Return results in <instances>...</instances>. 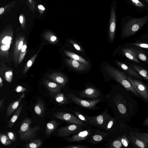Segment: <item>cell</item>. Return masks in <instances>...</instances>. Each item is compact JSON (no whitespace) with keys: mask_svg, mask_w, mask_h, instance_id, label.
<instances>
[{"mask_svg":"<svg viewBox=\"0 0 148 148\" xmlns=\"http://www.w3.org/2000/svg\"><path fill=\"white\" fill-rule=\"evenodd\" d=\"M105 69L109 76L121 84L127 90L131 91L137 96H140V94L123 72L109 65L106 66Z\"/></svg>","mask_w":148,"mask_h":148,"instance_id":"cell-1","label":"cell"},{"mask_svg":"<svg viewBox=\"0 0 148 148\" xmlns=\"http://www.w3.org/2000/svg\"><path fill=\"white\" fill-rule=\"evenodd\" d=\"M32 122L29 118L25 119L22 121L18 131L21 140L30 141L35 138L36 132L40 129V127L39 125L31 127Z\"/></svg>","mask_w":148,"mask_h":148,"instance_id":"cell-2","label":"cell"},{"mask_svg":"<svg viewBox=\"0 0 148 148\" xmlns=\"http://www.w3.org/2000/svg\"><path fill=\"white\" fill-rule=\"evenodd\" d=\"M148 21V15L139 18L130 19L125 25L122 31L124 37L130 36L136 33Z\"/></svg>","mask_w":148,"mask_h":148,"instance_id":"cell-3","label":"cell"},{"mask_svg":"<svg viewBox=\"0 0 148 148\" xmlns=\"http://www.w3.org/2000/svg\"><path fill=\"white\" fill-rule=\"evenodd\" d=\"M66 95L74 103L87 109H94L96 105L101 100V99L92 100H84L79 98L74 94L71 93Z\"/></svg>","mask_w":148,"mask_h":148,"instance_id":"cell-4","label":"cell"},{"mask_svg":"<svg viewBox=\"0 0 148 148\" xmlns=\"http://www.w3.org/2000/svg\"><path fill=\"white\" fill-rule=\"evenodd\" d=\"M53 116L55 118L64 121L67 123L81 125H85V124L76 116L69 113L57 112L54 113Z\"/></svg>","mask_w":148,"mask_h":148,"instance_id":"cell-5","label":"cell"},{"mask_svg":"<svg viewBox=\"0 0 148 148\" xmlns=\"http://www.w3.org/2000/svg\"><path fill=\"white\" fill-rule=\"evenodd\" d=\"M82 125L73 124L61 127L57 130V135L61 137L68 136L80 131Z\"/></svg>","mask_w":148,"mask_h":148,"instance_id":"cell-6","label":"cell"},{"mask_svg":"<svg viewBox=\"0 0 148 148\" xmlns=\"http://www.w3.org/2000/svg\"><path fill=\"white\" fill-rule=\"evenodd\" d=\"M127 77L140 95L148 101V88L147 86L140 81L134 79L130 76H127Z\"/></svg>","mask_w":148,"mask_h":148,"instance_id":"cell-7","label":"cell"},{"mask_svg":"<svg viewBox=\"0 0 148 148\" xmlns=\"http://www.w3.org/2000/svg\"><path fill=\"white\" fill-rule=\"evenodd\" d=\"M100 92L97 89L92 87H87L79 93L80 97L95 99L100 95Z\"/></svg>","mask_w":148,"mask_h":148,"instance_id":"cell-8","label":"cell"},{"mask_svg":"<svg viewBox=\"0 0 148 148\" xmlns=\"http://www.w3.org/2000/svg\"><path fill=\"white\" fill-rule=\"evenodd\" d=\"M133 145L136 147L146 148L148 147V143L140 137L136 132L130 133Z\"/></svg>","mask_w":148,"mask_h":148,"instance_id":"cell-9","label":"cell"},{"mask_svg":"<svg viewBox=\"0 0 148 148\" xmlns=\"http://www.w3.org/2000/svg\"><path fill=\"white\" fill-rule=\"evenodd\" d=\"M116 26L115 10L114 7L112 8L110 12L109 23V37L110 40L113 42L114 39Z\"/></svg>","mask_w":148,"mask_h":148,"instance_id":"cell-10","label":"cell"},{"mask_svg":"<svg viewBox=\"0 0 148 148\" xmlns=\"http://www.w3.org/2000/svg\"><path fill=\"white\" fill-rule=\"evenodd\" d=\"M109 116L106 112L97 116L92 117L88 119V121L90 123L95 125L101 126L104 125L109 120Z\"/></svg>","mask_w":148,"mask_h":148,"instance_id":"cell-11","label":"cell"},{"mask_svg":"<svg viewBox=\"0 0 148 148\" xmlns=\"http://www.w3.org/2000/svg\"><path fill=\"white\" fill-rule=\"evenodd\" d=\"M65 61L72 69L78 71H84L88 70L89 66L72 59H66Z\"/></svg>","mask_w":148,"mask_h":148,"instance_id":"cell-12","label":"cell"},{"mask_svg":"<svg viewBox=\"0 0 148 148\" xmlns=\"http://www.w3.org/2000/svg\"><path fill=\"white\" fill-rule=\"evenodd\" d=\"M89 130L80 131L71 137L67 138L66 140L68 142H78L86 138L90 134Z\"/></svg>","mask_w":148,"mask_h":148,"instance_id":"cell-13","label":"cell"},{"mask_svg":"<svg viewBox=\"0 0 148 148\" xmlns=\"http://www.w3.org/2000/svg\"><path fill=\"white\" fill-rule=\"evenodd\" d=\"M25 97V94L23 93L19 98L15 100L9 105L7 109L6 117H8L11 115L18 107L22 99Z\"/></svg>","mask_w":148,"mask_h":148,"instance_id":"cell-14","label":"cell"},{"mask_svg":"<svg viewBox=\"0 0 148 148\" xmlns=\"http://www.w3.org/2000/svg\"><path fill=\"white\" fill-rule=\"evenodd\" d=\"M116 62L119 66L129 75L138 78H142V77L132 67L119 61H117Z\"/></svg>","mask_w":148,"mask_h":148,"instance_id":"cell-15","label":"cell"},{"mask_svg":"<svg viewBox=\"0 0 148 148\" xmlns=\"http://www.w3.org/2000/svg\"><path fill=\"white\" fill-rule=\"evenodd\" d=\"M45 84L49 91L50 95L56 94L60 93L61 88V86L56 83L52 82H46Z\"/></svg>","mask_w":148,"mask_h":148,"instance_id":"cell-16","label":"cell"},{"mask_svg":"<svg viewBox=\"0 0 148 148\" xmlns=\"http://www.w3.org/2000/svg\"><path fill=\"white\" fill-rule=\"evenodd\" d=\"M34 111L35 113L40 117H42L45 113V105L41 99H39L34 106Z\"/></svg>","mask_w":148,"mask_h":148,"instance_id":"cell-17","label":"cell"},{"mask_svg":"<svg viewBox=\"0 0 148 148\" xmlns=\"http://www.w3.org/2000/svg\"><path fill=\"white\" fill-rule=\"evenodd\" d=\"M23 106V104H20L14 111L12 117L8 122V126L9 128H11L12 127L17 120L21 112Z\"/></svg>","mask_w":148,"mask_h":148,"instance_id":"cell-18","label":"cell"},{"mask_svg":"<svg viewBox=\"0 0 148 148\" xmlns=\"http://www.w3.org/2000/svg\"><path fill=\"white\" fill-rule=\"evenodd\" d=\"M64 53L66 56L71 59L75 60L89 66L90 65L89 62L87 61L78 54L66 50L64 51Z\"/></svg>","mask_w":148,"mask_h":148,"instance_id":"cell-19","label":"cell"},{"mask_svg":"<svg viewBox=\"0 0 148 148\" xmlns=\"http://www.w3.org/2000/svg\"><path fill=\"white\" fill-rule=\"evenodd\" d=\"M58 123L55 120H52L49 121L47 124L45 133L48 136H50L57 128Z\"/></svg>","mask_w":148,"mask_h":148,"instance_id":"cell-20","label":"cell"},{"mask_svg":"<svg viewBox=\"0 0 148 148\" xmlns=\"http://www.w3.org/2000/svg\"><path fill=\"white\" fill-rule=\"evenodd\" d=\"M124 55L129 59L137 63L140 62L130 49L123 48L121 50Z\"/></svg>","mask_w":148,"mask_h":148,"instance_id":"cell-21","label":"cell"},{"mask_svg":"<svg viewBox=\"0 0 148 148\" xmlns=\"http://www.w3.org/2000/svg\"><path fill=\"white\" fill-rule=\"evenodd\" d=\"M130 65L142 77L148 80V71L137 65L133 64Z\"/></svg>","mask_w":148,"mask_h":148,"instance_id":"cell-22","label":"cell"},{"mask_svg":"<svg viewBox=\"0 0 148 148\" xmlns=\"http://www.w3.org/2000/svg\"><path fill=\"white\" fill-rule=\"evenodd\" d=\"M55 99L56 101L60 104L68 103L69 99L66 95L60 93L56 94Z\"/></svg>","mask_w":148,"mask_h":148,"instance_id":"cell-23","label":"cell"},{"mask_svg":"<svg viewBox=\"0 0 148 148\" xmlns=\"http://www.w3.org/2000/svg\"><path fill=\"white\" fill-rule=\"evenodd\" d=\"M42 141L40 139H33L25 146L26 148H38L40 147L42 144Z\"/></svg>","mask_w":148,"mask_h":148,"instance_id":"cell-24","label":"cell"},{"mask_svg":"<svg viewBox=\"0 0 148 148\" xmlns=\"http://www.w3.org/2000/svg\"><path fill=\"white\" fill-rule=\"evenodd\" d=\"M0 140L1 143L5 146L9 145L12 143L8 136L3 133L0 134Z\"/></svg>","mask_w":148,"mask_h":148,"instance_id":"cell-25","label":"cell"},{"mask_svg":"<svg viewBox=\"0 0 148 148\" xmlns=\"http://www.w3.org/2000/svg\"><path fill=\"white\" fill-rule=\"evenodd\" d=\"M54 80L61 86H64L67 83L68 79L64 75L60 74L55 77Z\"/></svg>","mask_w":148,"mask_h":148,"instance_id":"cell-26","label":"cell"},{"mask_svg":"<svg viewBox=\"0 0 148 148\" xmlns=\"http://www.w3.org/2000/svg\"><path fill=\"white\" fill-rule=\"evenodd\" d=\"M130 49L134 53L136 57L143 61L148 62V59L145 54L140 51L132 48Z\"/></svg>","mask_w":148,"mask_h":148,"instance_id":"cell-27","label":"cell"},{"mask_svg":"<svg viewBox=\"0 0 148 148\" xmlns=\"http://www.w3.org/2000/svg\"><path fill=\"white\" fill-rule=\"evenodd\" d=\"M13 77V73L11 71H8L5 73V78L6 80L9 82H11L12 81Z\"/></svg>","mask_w":148,"mask_h":148,"instance_id":"cell-28","label":"cell"},{"mask_svg":"<svg viewBox=\"0 0 148 148\" xmlns=\"http://www.w3.org/2000/svg\"><path fill=\"white\" fill-rule=\"evenodd\" d=\"M130 44L148 49V43L136 42L132 43Z\"/></svg>","mask_w":148,"mask_h":148,"instance_id":"cell-29","label":"cell"},{"mask_svg":"<svg viewBox=\"0 0 148 148\" xmlns=\"http://www.w3.org/2000/svg\"><path fill=\"white\" fill-rule=\"evenodd\" d=\"M7 135L12 142L16 141V136L14 132L12 131L9 132L7 133Z\"/></svg>","mask_w":148,"mask_h":148,"instance_id":"cell-30","label":"cell"},{"mask_svg":"<svg viewBox=\"0 0 148 148\" xmlns=\"http://www.w3.org/2000/svg\"><path fill=\"white\" fill-rule=\"evenodd\" d=\"M123 145L125 147H127L129 143V141L125 135L122 136L121 140Z\"/></svg>","mask_w":148,"mask_h":148,"instance_id":"cell-31","label":"cell"},{"mask_svg":"<svg viewBox=\"0 0 148 148\" xmlns=\"http://www.w3.org/2000/svg\"><path fill=\"white\" fill-rule=\"evenodd\" d=\"M122 145L121 140H115L112 143L113 147L116 148H120L122 147Z\"/></svg>","mask_w":148,"mask_h":148,"instance_id":"cell-32","label":"cell"},{"mask_svg":"<svg viewBox=\"0 0 148 148\" xmlns=\"http://www.w3.org/2000/svg\"><path fill=\"white\" fill-rule=\"evenodd\" d=\"M69 41L73 45L76 50L81 52L83 51V50L81 47L75 41L71 40H69Z\"/></svg>","mask_w":148,"mask_h":148,"instance_id":"cell-33","label":"cell"},{"mask_svg":"<svg viewBox=\"0 0 148 148\" xmlns=\"http://www.w3.org/2000/svg\"><path fill=\"white\" fill-rule=\"evenodd\" d=\"M89 147L86 145H71L62 147L63 148H87Z\"/></svg>","mask_w":148,"mask_h":148,"instance_id":"cell-34","label":"cell"},{"mask_svg":"<svg viewBox=\"0 0 148 148\" xmlns=\"http://www.w3.org/2000/svg\"><path fill=\"white\" fill-rule=\"evenodd\" d=\"M132 3L135 5L139 7H144V5L139 0H130Z\"/></svg>","mask_w":148,"mask_h":148,"instance_id":"cell-35","label":"cell"},{"mask_svg":"<svg viewBox=\"0 0 148 148\" xmlns=\"http://www.w3.org/2000/svg\"><path fill=\"white\" fill-rule=\"evenodd\" d=\"M118 108L121 113L124 114L126 112V109L125 106L122 103H119L118 106Z\"/></svg>","mask_w":148,"mask_h":148,"instance_id":"cell-36","label":"cell"},{"mask_svg":"<svg viewBox=\"0 0 148 148\" xmlns=\"http://www.w3.org/2000/svg\"><path fill=\"white\" fill-rule=\"evenodd\" d=\"M12 38L9 36H6L3 38L1 41L2 43L4 45L11 42Z\"/></svg>","mask_w":148,"mask_h":148,"instance_id":"cell-37","label":"cell"},{"mask_svg":"<svg viewBox=\"0 0 148 148\" xmlns=\"http://www.w3.org/2000/svg\"><path fill=\"white\" fill-rule=\"evenodd\" d=\"M11 41L5 44L2 45L1 47V49L3 51H6L10 48Z\"/></svg>","mask_w":148,"mask_h":148,"instance_id":"cell-38","label":"cell"},{"mask_svg":"<svg viewBox=\"0 0 148 148\" xmlns=\"http://www.w3.org/2000/svg\"><path fill=\"white\" fill-rule=\"evenodd\" d=\"M138 134L143 139H144L147 143L148 142V133H146L137 132Z\"/></svg>","mask_w":148,"mask_h":148,"instance_id":"cell-39","label":"cell"},{"mask_svg":"<svg viewBox=\"0 0 148 148\" xmlns=\"http://www.w3.org/2000/svg\"><path fill=\"white\" fill-rule=\"evenodd\" d=\"M93 140L95 141H101L103 139L102 136L99 135H95L92 136Z\"/></svg>","mask_w":148,"mask_h":148,"instance_id":"cell-40","label":"cell"},{"mask_svg":"<svg viewBox=\"0 0 148 148\" xmlns=\"http://www.w3.org/2000/svg\"><path fill=\"white\" fill-rule=\"evenodd\" d=\"M75 114L77 117L82 121H84L86 123L87 122V121L85 118L78 112H75Z\"/></svg>","mask_w":148,"mask_h":148,"instance_id":"cell-41","label":"cell"},{"mask_svg":"<svg viewBox=\"0 0 148 148\" xmlns=\"http://www.w3.org/2000/svg\"><path fill=\"white\" fill-rule=\"evenodd\" d=\"M27 89L22 86H18L15 89V91L17 92H23L26 90Z\"/></svg>","mask_w":148,"mask_h":148,"instance_id":"cell-42","label":"cell"},{"mask_svg":"<svg viewBox=\"0 0 148 148\" xmlns=\"http://www.w3.org/2000/svg\"><path fill=\"white\" fill-rule=\"evenodd\" d=\"M27 51L24 52H22L20 53L19 58H18V62L20 63L22 62L24 59L26 53Z\"/></svg>","mask_w":148,"mask_h":148,"instance_id":"cell-43","label":"cell"},{"mask_svg":"<svg viewBox=\"0 0 148 148\" xmlns=\"http://www.w3.org/2000/svg\"><path fill=\"white\" fill-rule=\"evenodd\" d=\"M114 119H112L108 122L106 128L107 130L110 129L112 127L114 123Z\"/></svg>","mask_w":148,"mask_h":148,"instance_id":"cell-44","label":"cell"},{"mask_svg":"<svg viewBox=\"0 0 148 148\" xmlns=\"http://www.w3.org/2000/svg\"><path fill=\"white\" fill-rule=\"evenodd\" d=\"M23 40L21 41L19 43L18 46L17 48L18 50H21L23 46Z\"/></svg>","mask_w":148,"mask_h":148,"instance_id":"cell-45","label":"cell"},{"mask_svg":"<svg viewBox=\"0 0 148 148\" xmlns=\"http://www.w3.org/2000/svg\"><path fill=\"white\" fill-rule=\"evenodd\" d=\"M5 100V97H3V99L0 100V109L3 108L4 107L3 106V103Z\"/></svg>","mask_w":148,"mask_h":148,"instance_id":"cell-46","label":"cell"},{"mask_svg":"<svg viewBox=\"0 0 148 148\" xmlns=\"http://www.w3.org/2000/svg\"><path fill=\"white\" fill-rule=\"evenodd\" d=\"M33 64V61L30 59L27 62V66L28 68L30 67Z\"/></svg>","mask_w":148,"mask_h":148,"instance_id":"cell-47","label":"cell"},{"mask_svg":"<svg viewBox=\"0 0 148 148\" xmlns=\"http://www.w3.org/2000/svg\"><path fill=\"white\" fill-rule=\"evenodd\" d=\"M27 46L26 44H24L21 49V52H24L27 51Z\"/></svg>","mask_w":148,"mask_h":148,"instance_id":"cell-48","label":"cell"},{"mask_svg":"<svg viewBox=\"0 0 148 148\" xmlns=\"http://www.w3.org/2000/svg\"><path fill=\"white\" fill-rule=\"evenodd\" d=\"M38 8L40 10H45V8L42 5H40L38 6Z\"/></svg>","mask_w":148,"mask_h":148,"instance_id":"cell-49","label":"cell"},{"mask_svg":"<svg viewBox=\"0 0 148 148\" xmlns=\"http://www.w3.org/2000/svg\"><path fill=\"white\" fill-rule=\"evenodd\" d=\"M144 126H148V117L145 120L143 125Z\"/></svg>","mask_w":148,"mask_h":148,"instance_id":"cell-50","label":"cell"},{"mask_svg":"<svg viewBox=\"0 0 148 148\" xmlns=\"http://www.w3.org/2000/svg\"><path fill=\"white\" fill-rule=\"evenodd\" d=\"M57 39L56 37L55 36H52L50 38V40L52 42L54 41Z\"/></svg>","mask_w":148,"mask_h":148,"instance_id":"cell-51","label":"cell"},{"mask_svg":"<svg viewBox=\"0 0 148 148\" xmlns=\"http://www.w3.org/2000/svg\"><path fill=\"white\" fill-rule=\"evenodd\" d=\"M20 22L22 24L23 22V18L22 16H20L19 17Z\"/></svg>","mask_w":148,"mask_h":148,"instance_id":"cell-52","label":"cell"},{"mask_svg":"<svg viewBox=\"0 0 148 148\" xmlns=\"http://www.w3.org/2000/svg\"><path fill=\"white\" fill-rule=\"evenodd\" d=\"M3 86V81L1 77H0V87L1 88Z\"/></svg>","mask_w":148,"mask_h":148,"instance_id":"cell-53","label":"cell"},{"mask_svg":"<svg viewBox=\"0 0 148 148\" xmlns=\"http://www.w3.org/2000/svg\"><path fill=\"white\" fill-rule=\"evenodd\" d=\"M4 9L3 8H0V14H2L4 12Z\"/></svg>","mask_w":148,"mask_h":148,"instance_id":"cell-54","label":"cell"},{"mask_svg":"<svg viewBox=\"0 0 148 148\" xmlns=\"http://www.w3.org/2000/svg\"><path fill=\"white\" fill-rule=\"evenodd\" d=\"M148 3V0H145Z\"/></svg>","mask_w":148,"mask_h":148,"instance_id":"cell-55","label":"cell"},{"mask_svg":"<svg viewBox=\"0 0 148 148\" xmlns=\"http://www.w3.org/2000/svg\"><path fill=\"white\" fill-rule=\"evenodd\" d=\"M147 143H148V142Z\"/></svg>","mask_w":148,"mask_h":148,"instance_id":"cell-56","label":"cell"}]
</instances>
